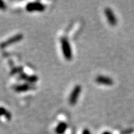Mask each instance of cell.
I'll return each mask as SVG.
<instances>
[{
    "label": "cell",
    "mask_w": 134,
    "mask_h": 134,
    "mask_svg": "<svg viewBox=\"0 0 134 134\" xmlns=\"http://www.w3.org/2000/svg\"><path fill=\"white\" fill-rule=\"evenodd\" d=\"M61 47L64 58L67 60H71L72 58V51L69 41L66 38L61 39Z\"/></svg>",
    "instance_id": "cell-1"
},
{
    "label": "cell",
    "mask_w": 134,
    "mask_h": 134,
    "mask_svg": "<svg viewBox=\"0 0 134 134\" xmlns=\"http://www.w3.org/2000/svg\"><path fill=\"white\" fill-rule=\"evenodd\" d=\"M81 92V87L80 85H77L72 89L69 98V103L71 105H75L77 102Z\"/></svg>",
    "instance_id": "cell-2"
},
{
    "label": "cell",
    "mask_w": 134,
    "mask_h": 134,
    "mask_svg": "<svg viewBox=\"0 0 134 134\" xmlns=\"http://www.w3.org/2000/svg\"><path fill=\"white\" fill-rule=\"evenodd\" d=\"M45 8V5L39 2H30L26 5V10L28 12H43Z\"/></svg>",
    "instance_id": "cell-3"
},
{
    "label": "cell",
    "mask_w": 134,
    "mask_h": 134,
    "mask_svg": "<svg viewBox=\"0 0 134 134\" xmlns=\"http://www.w3.org/2000/svg\"><path fill=\"white\" fill-rule=\"evenodd\" d=\"M105 14L106 19L108 20V23L110 25H112V26H115V25H117V23H118L117 18L116 17V15L111 8H106L105 9Z\"/></svg>",
    "instance_id": "cell-4"
},
{
    "label": "cell",
    "mask_w": 134,
    "mask_h": 134,
    "mask_svg": "<svg viewBox=\"0 0 134 134\" xmlns=\"http://www.w3.org/2000/svg\"><path fill=\"white\" fill-rule=\"evenodd\" d=\"M95 81L97 83L104 86H111L114 84V81L111 77L107 76L99 75L95 79Z\"/></svg>",
    "instance_id": "cell-5"
},
{
    "label": "cell",
    "mask_w": 134,
    "mask_h": 134,
    "mask_svg": "<svg viewBox=\"0 0 134 134\" xmlns=\"http://www.w3.org/2000/svg\"><path fill=\"white\" fill-rule=\"evenodd\" d=\"M67 128H68V125L66 122H61L57 125L55 128V132L58 134H63L66 131Z\"/></svg>",
    "instance_id": "cell-6"
},
{
    "label": "cell",
    "mask_w": 134,
    "mask_h": 134,
    "mask_svg": "<svg viewBox=\"0 0 134 134\" xmlns=\"http://www.w3.org/2000/svg\"><path fill=\"white\" fill-rule=\"evenodd\" d=\"M32 86H30V85L28 84H24L22 85V86H20L17 88V90L18 91H27V90H29L30 89H32Z\"/></svg>",
    "instance_id": "cell-7"
},
{
    "label": "cell",
    "mask_w": 134,
    "mask_h": 134,
    "mask_svg": "<svg viewBox=\"0 0 134 134\" xmlns=\"http://www.w3.org/2000/svg\"><path fill=\"white\" fill-rule=\"evenodd\" d=\"M82 134H91V133H90V130H89L88 129H83Z\"/></svg>",
    "instance_id": "cell-8"
},
{
    "label": "cell",
    "mask_w": 134,
    "mask_h": 134,
    "mask_svg": "<svg viewBox=\"0 0 134 134\" xmlns=\"http://www.w3.org/2000/svg\"><path fill=\"white\" fill-rule=\"evenodd\" d=\"M103 134H111V133L108 132V131H105V132L103 133Z\"/></svg>",
    "instance_id": "cell-9"
}]
</instances>
